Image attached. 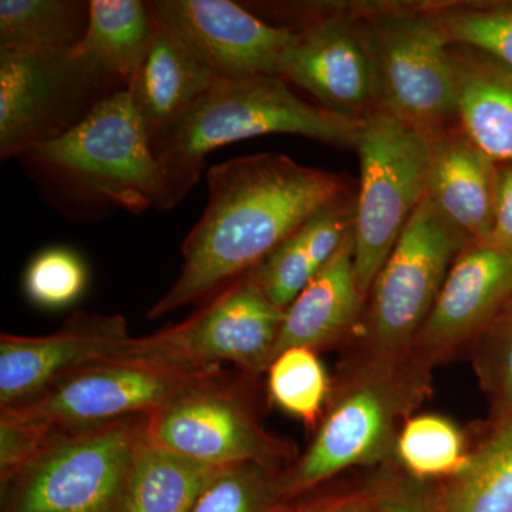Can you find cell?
Segmentation results:
<instances>
[{
  "label": "cell",
  "mask_w": 512,
  "mask_h": 512,
  "mask_svg": "<svg viewBox=\"0 0 512 512\" xmlns=\"http://www.w3.org/2000/svg\"><path fill=\"white\" fill-rule=\"evenodd\" d=\"M295 32L282 77L318 101V106L352 120L382 109V72L375 33L365 16H313Z\"/></svg>",
  "instance_id": "obj_13"
},
{
  "label": "cell",
  "mask_w": 512,
  "mask_h": 512,
  "mask_svg": "<svg viewBox=\"0 0 512 512\" xmlns=\"http://www.w3.org/2000/svg\"><path fill=\"white\" fill-rule=\"evenodd\" d=\"M431 15L450 45L483 55L512 76V3H463Z\"/></svg>",
  "instance_id": "obj_28"
},
{
  "label": "cell",
  "mask_w": 512,
  "mask_h": 512,
  "mask_svg": "<svg viewBox=\"0 0 512 512\" xmlns=\"http://www.w3.org/2000/svg\"><path fill=\"white\" fill-rule=\"evenodd\" d=\"M224 377L222 367L192 369L157 360L117 357L83 367L32 399L3 407L0 414L62 429L136 414L150 416Z\"/></svg>",
  "instance_id": "obj_8"
},
{
  "label": "cell",
  "mask_w": 512,
  "mask_h": 512,
  "mask_svg": "<svg viewBox=\"0 0 512 512\" xmlns=\"http://www.w3.org/2000/svg\"><path fill=\"white\" fill-rule=\"evenodd\" d=\"M89 25V2L79 0H2L0 49L45 59L66 57Z\"/></svg>",
  "instance_id": "obj_24"
},
{
  "label": "cell",
  "mask_w": 512,
  "mask_h": 512,
  "mask_svg": "<svg viewBox=\"0 0 512 512\" xmlns=\"http://www.w3.org/2000/svg\"><path fill=\"white\" fill-rule=\"evenodd\" d=\"M154 22L153 43L127 89L151 146L218 80L183 37L157 16Z\"/></svg>",
  "instance_id": "obj_18"
},
{
  "label": "cell",
  "mask_w": 512,
  "mask_h": 512,
  "mask_svg": "<svg viewBox=\"0 0 512 512\" xmlns=\"http://www.w3.org/2000/svg\"><path fill=\"white\" fill-rule=\"evenodd\" d=\"M279 471L247 463L229 466L215 478L191 512H282Z\"/></svg>",
  "instance_id": "obj_29"
},
{
  "label": "cell",
  "mask_w": 512,
  "mask_h": 512,
  "mask_svg": "<svg viewBox=\"0 0 512 512\" xmlns=\"http://www.w3.org/2000/svg\"><path fill=\"white\" fill-rule=\"evenodd\" d=\"M133 336L121 315L77 312L46 336L0 335V409L26 402L63 377L126 355Z\"/></svg>",
  "instance_id": "obj_16"
},
{
  "label": "cell",
  "mask_w": 512,
  "mask_h": 512,
  "mask_svg": "<svg viewBox=\"0 0 512 512\" xmlns=\"http://www.w3.org/2000/svg\"><path fill=\"white\" fill-rule=\"evenodd\" d=\"M493 238L512 248V165L498 174Z\"/></svg>",
  "instance_id": "obj_34"
},
{
  "label": "cell",
  "mask_w": 512,
  "mask_h": 512,
  "mask_svg": "<svg viewBox=\"0 0 512 512\" xmlns=\"http://www.w3.org/2000/svg\"><path fill=\"white\" fill-rule=\"evenodd\" d=\"M355 210L356 202L340 195L303 222L252 269V278L269 301L286 312L353 234Z\"/></svg>",
  "instance_id": "obj_20"
},
{
  "label": "cell",
  "mask_w": 512,
  "mask_h": 512,
  "mask_svg": "<svg viewBox=\"0 0 512 512\" xmlns=\"http://www.w3.org/2000/svg\"><path fill=\"white\" fill-rule=\"evenodd\" d=\"M89 274L82 256L69 248L45 249L30 261L23 286L30 301L40 308L72 305L86 289Z\"/></svg>",
  "instance_id": "obj_31"
},
{
  "label": "cell",
  "mask_w": 512,
  "mask_h": 512,
  "mask_svg": "<svg viewBox=\"0 0 512 512\" xmlns=\"http://www.w3.org/2000/svg\"><path fill=\"white\" fill-rule=\"evenodd\" d=\"M512 298V248L493 237L470 242L451 264L412 355L434 367L484 332Z\"/></svg>",
  "instance_id": "obj_15"
},
{
  "label": "cell",
  "mask_w": 512,
  "mask_h": 512,
  "mask_svg": "<svg viewBox=\"0 0 512 512\" xmlns=\"http://www.w3.org/2000/svg\"><path fill=\"white\" fill-rule=\"evenodd\" d=\"M59 427L0 414V483L8 487L39 457Z\"/></svg>",
  "instance_id": "obj_33"
},
{
  "label": "cell",
  "mask_w": 512,
  "mask_h": 512,
  "mask_svg": "<svg viewBox=\"0 0 512 512\" xmlns=\"http://www.w3.org/2000/svg\"><path fill=\"white\" fill-rule=\"evenodd\" d=\"M116 92L72 53L45 59L0 49V157L18 158L63 136Z\"/></svg>",
  "instance_id": "obj_10"
},
{
  "label": "cell",
  "mask_w": 512,
  "mask_h": 512,
  "mask_svg": "<svg viewBox=\"0 0 512 512\" xmlns=\"http://www.w3.org/2000/svg\"><path fill=\"white\" fill-rule=\"evenodd\" d=\"M453 56L461 131L494 163H512L511 74L487 57L477 60Z\"/></svg>",
  "instance_id": "obj_22"
},
{
  "label": "cell",
  "mask_w": 512,
  "mask_h": 512,
  "mask_svg": "<svg viewBox=\"0 0 512 512\" xmlns=\"http://www.w3.org/2000/svg\"><path fill=\"white\" fill-rule=\"evenodd\" d=\"M207 185V207L181 247L180 274L151 306L150 319L208 301L345 192L338 175L276 153L214 165Z\"/></svg>",
  "instance_id": "obj_1"
},
{
  "label": "cell",
  "mask_w": 512,
  "mask_h": 512,
  "mask_svg": "<svg viewBox=\"0 0 512 512\" xmlns=\"http://www.w3.org/2000/svg\"><path fill=\"white\" fill-rule=\"evenodd\" d=\"M382 72V109L430 137L457 117L450 42L431 13L383 8L367 13Z\"/></svg>",
  "instance_id": "obj_11"
},
{
  "label": "cell",
  "mask_w": 512,
  "mask_h": 512,
  "mask_svg": "<svg viewBox=\"0 0 512 512\" xmlns=\"http://www.w3.org/2000/svg\"><path fill=\"white\" fill-rule=\"evenodd\" d=\"M225 468L165 450L146 433L128 481L124 512H191Z\"/></svg>",
  "instance_id": "obj_23"
},
{
  "label": "cell",
  "mask_w": 512,
  "mask_h": 512,
  "mask_svg": "<svg viewBox=\"0 0 512 512\" xmlns=\"http://www.w3.org/2000/svg\"><path fill=\"white\" fill-rule=\"evenodd\" d=\"M362 121L301 99L284 77L217 80L153 143V151L177 205L198 183L205 160L217 148L268 134L355 146Z\"/></svg>",
  "instance_id": "obj_4"
},
{
  "label": "cell",
  "mask_w": 512,
  "mask_h": 512,
  "mask_svg": "<svg viewBox=\"0 0 512 512\" xmlns=\"http://www.w3.org/2000/svg\"><path fill=\"white\" fill-rule=\"evenodd\" d=\"M410 476L396 461L380 466L373 481V512H446L440 487Z\"/></svg>",
  "instance_id": "obj_32"
},
{
  "label": "cell",
  "mask_w": 512,
  "mask_h": 512,
  "mask_svg": "<svg viewBox=\"0 0 512 512\" xmlns=\"http://www.w3.org/2000/svg\"><path fill=\"white\" fill-rule=\"evenodd\" d=\"M151 12L192 47L218 80L282 77L295 32L231 0H154Z\"/></svg>",
  "instance_id": "obj_14"
},
{
  "label": "cell",
  "mask_w": 512,
  "mask_h": 512,
  "mask_svg": "<svg viewBox=\"0 0 512 512\" xmlns=\"http://www.w3.org/2000/svg\"><path fill=\"white\" fill-rule=\"evenodd\" d=\"M441 495L446 512H512V420L493 426Z\"/></svg>",
  "instance_id": "obj_25"
},
{
  "label": "cell",
  "mask_w": 512,
  "mask_h": 512,
  "mask_svg": "<svg viewBox=\"0 0 512 512\" xmlns=\"http://www.w3.org/2000/svg\"><path fill=\"white\" fill-rule=\"evenodd\" d=\"M355 147L360 190L353 249L357 284L366 303L377 274L426 198L431 137L380 109L363 119Z\"/></svg>",
  "instance_id": "obj_6"
},
{
  "label": "cell",
  "mask_w": 512,
  "mask_h": 512,
  "mask_svg": "<svg viewBox=\"0 0 512 512\" xmlns=\"http://www.w3.org/2000/svg\"><path fill=\"white\" fill-rule=\"evenodd\" d=\"M156 22L148 2L92 0L89 25L72 56L117 89L127 90L153 43Z\"/></svg>",
  "instance_id": "obj_21"
},
{
  "label": "cell",
  "mask_w": 512,
  "mask_h": 512,
  "mask_svg": "<svg viewBox=\"0 0 512 512\" xmlns=\"http://www.w3.org/2000/svg\"><path fill=\"white\" fill-rule=\"evenodd\" d=\"M151 443L215 467L254 463L281 471L295 444L269 433L237 384L227 377L185 394L147 416Z\"/></svg>",
  "instance_id": "obj_12"
},
{
  "label": "cell",
  "mask_w": 512,
  "mask_h": 512,
  "mask_svg": "<svg viewBox=\"0 0 512 512\" xmlns=\"http://www.w3.org/2000/svg\"><path fill=\"white\" fill-rule=\"evenodd\" d=\"M473 345L474 367L493 426L512 420V298Z\"/></svg>",
  "instance_id": "obj_30"
},
{
  "label": "cell",
  "mask_w": 512,
  "mask_h": 512,
  "mask_svg": "<svg viewBox=\"0 0 512 512\" xmlns=\"http://www.w3.org/2000/svg\"><path fill=\"white\" fill-rule=\"evenodd\" d=\"M146 433L144 414L59 427L39 457L6 487L5 512H124Z\"/></svg>",
  "instance_id": "obj_5"
},
{
  "label": "cell",
  "mask_w": 512,
  "mask_h": 512,
  "mask_svg": "<svg viewBox=\"0 0 512 512\" xmlns=\"http://www.w3.org/2000/svg\"><path fill=\"white\" fill-rule=\"evenodd\" d=\"M497 180L494 161L461 128L431 137L427 200L467 244L493 237Z\"/></svg>",
  "instance_id": "obj_17"
},
{
  "label": "cell",
  "mask_w": 512,
  "mask_h": 512,
  "mask_svg": "<svg viewBox=\"0 0 512 512\" xmlns=\"http://www.w3.org/2000/svg\"><path fill=\"white\" fill-rule=\"evenodd\" d=\"M466 245L424 198L376 276L355 350L382 359L412 355L451 264Z\"/></svg>",
  "instance_id": "obj_7"
},
{
  "label": "cell",
  "mask_w": 512,
  "mask_h": 512,
  "mask_svg": "<svg viewBox=\"0 0 512 512\" xmlns=\"http://www.w3.org/2000/svg\"><path fill=\"white\" fill-rule=\"evenodd\" d=\"M431 372L413 355L382 359L353 350L332 379L311 444L279 471L282 497L308 493L350 468L394 460L403 424L429 397Z\"/></svg>",
  "instance_id": "obj_2"
},
{
  "label": "cell",
  "mask_w": 512,
  "mask_h": 512,
  "mask_svg": "<svg viewBox=\"0 0 512 512\" xmlns=\"http://www.w3.org/2000/svg\"><path fill=\"white\" fill-rule=\"evenodd\" d=\"M282 512H373L372 487L369 485L366 491L359 494L325 498L298 511H288L284 508Z\"/></svg>",
  "instance_id": "obj_35"
},
{
  "label": "cell",
  "mask_w": 512,
  "mask_h": 512,
  "mask_svg": "<svg viewBox=\"0 0 512 512\" xmlns=\"http://www.w3.org/2000/svg\"><path fill=\"white\" fill-rule=\"evenodd\" d=\"M266 373L272 402L315 431L332 387L318 353L306 348L286 349L275 357Z\"/></svg>",
  "instance_id": "obj_27"
},
{
  "label": "cell",
  "mask_w": 512,
  "mask_h": 512,
  "mask_svg": "<svg viewBox=\"0 0 512 512\" xmlns=\"http://www.w3.org/2000/svg\"><path fill=\"white\" fill-rule=\"evenodd\" d=\"M464 431L440 414H414L394 444V461L410 476L446 481L456 476L470 456Z\"/></svg>",
  "instance_id": "obj_26"
},
{
  "label": "cell",
  "mask_w": 512,
  "mask_h": 512,
  "mask_svg": "<svg viewBox=\"0 0 512 512\" xmlns=\"http://www.w3.org/2000/svg\"><path fill=\"white\" fill-rule=\"evenodd\" d=\"M363 303L352 234L286 309L275 357L286 349L306 348L318 353L345 342L359 320Z\"/></svg>",
  "instance_id": "obj_19"
},
{
  "label": "cell",
  "mask_w": 512,
  "mask_h": 512,
  "mask_svg": "<svg viewBox=\"0 0 512 512\" xmlns=\"http://www.w3.org/2000/svg\"><path fill=\"white\" fill-rule=\"evenodd\" d=\"M73 210L141 214L175 207L167 178L127 90L97 103L63 136L18 157Z\"/></svg>",
  "instance_id": "obj_3"
},
{
  "label": "cell",
  "mask_w": 512,
  "mask_h": 512,
  "mask_svg": "<svg viewBox=\"0 0 512 512\" xmlns=\"http://www.w3.org/2000/svg\"><path fill=\"white\" fill-rule=\"evenodd\" d=\"M285 311L266 298L251 272L205 301L190 318L154 335L134 338L123 357L192 369L231 363L249 376L268 372Z\"/></svg>",
  "instance_id": "obj_9"
}]
</instances>
